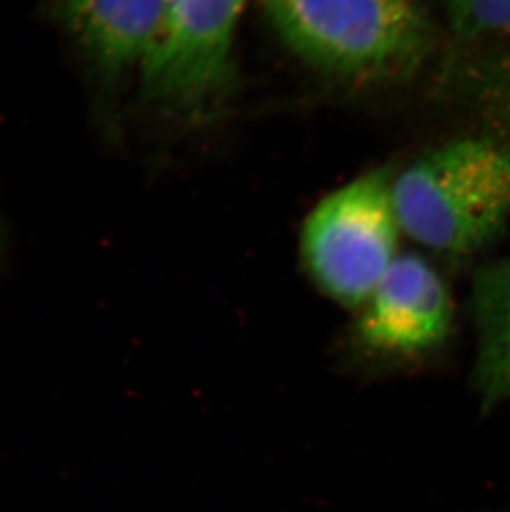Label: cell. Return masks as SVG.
Returning <instances> with one entry per match:
<instances>
[{
	"label": "cell",
	"mask_w": 510,
	"mask_h": 512,
	"mask_svg": "<svg viewBox=\"0 0 510 512\" xmlns=\"http://www.w3.org/2000/svg\"><path fill=\"white\" fill-rule=\"evenodd\" d=\"M401 231L421 246L471 256L510 219V150L489 138L438 146L393 179Z\"/></svg>",
	"instance_id": "6da1fadb"
},
{
	"label": "cell",
	"mask_w": 510,
	"mask_h": 512,
	"mask_svg": "<svg viewBox=\"0 0 510 512\" xmlns=\"http://www.w3.org/2000/svg\"><path fill=\"white\" fill-rule=\"evenodd\" d=\"M289 49L313 67L358 80L395 77L424 52L419 0H264Z\"/></svg>",
	"instance_id": "7a4b0ae2"
},
{
	"label": "cell",
	"mask_w": 510,
	"mask_h": 512,
	"mask_svg": "<svg viewBox=\"0 0 510 512\" xmlns=\"http://www.w3.org/2000/svg\"><path fill=\"white\" fill-rule=\"evenodd\" d=\"M393 179L376 170L353 179L312 209L302 256L313 281L333 300L360 307L398 257L401 226Z\"/></svg>",
	"instance_id": "3957f363"
},
{
	"label": "cell",
	"mask_w": 510,
	"mask_h": 512,
	"mask_svg": "<svg viewBox=\"0 0 510 512\" xmlns=\"http://www.w3.org/2000/svg\"><path fill=\"white\" fill-rule=\"evenodd\" d=\"M249 0H166L141 63L151 102L189 108L214 97L231 75L237 27Z\"/></svg>",
	"instance_id": "277c9868"
},
{
	"label": "cell",
	"mask_w": 510,
	"mask_h": 512,
	"mask_svg": "<svg viewBox=\"0 0 510 512\" xmlns=\"http://www.w3.org/2000/svg\"><path fill=\"white\" fill-rule=\"evenodd\" d=\"M357 335L385 355H418L448 339L453 302L434 267L418 254H398L363 305Z\"/></svg>",
	"instance_id": "5b68a950"
},
{
	"label": "cell",
	"mask_w": 510,
	"mask_h": 512,
	"mask_svg": "<svg viewBox=\"0 0 510 512\" xmlns=\"http://www.w3.org/2000/svg\"><path fill=\"white\" fill-rule=\"evenodd\" d=\"M166 0H57L58 17L103 82L141 65L158 34Z\"/></svg>",
	"instance_id": "8992f818"
},
{
	"label": "cell",
	"mask_w": 510,
	"mask_h": 512,
	"mask_svg": "<svg viewBox=\"0 0 510 512\" xmlns=\"http://www.w3.org/2000/svg\"><path fill=\"white\" fill-rule=\"evenodd\" d=\"M476 320V383L484 408L510 398V256L484 267L472 290Z\"/></svg>",
	"instance_id": "52a82bcc"
},
{
	"label": "cell",
	"mask_w": 510,
	"mask_h": 512,
	"mask_svg": "<svg viewBox=\"0 0 510 512\" xmlns=\"http://www.w3.org/2000/svg\"><path fill=\"white\" fill-rule=\"evenodd\" d=\"M453 29L466 37L509 34L510 0H441Z\"/></svg>",
	"instance_id": "ba28073f"
},
{
	"label": "cell",
	"mask_w": 510,
	"mask_h": 512,
	"mask_svg": "<svg viewBox=\"0 0 510 512\" xmlns=\"http://www.w3.org/2000/svg\"><path fill=\"white\" fill-rule=\"evenodd\" d=\"M0 246H2V231H0Z\"/></svg>",
	"instance_id": "9c48e42d"
}]
</instances>
